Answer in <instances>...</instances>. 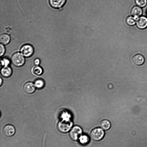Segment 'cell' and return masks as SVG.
<instances>
[{
    "label": "cell",
    "mask_w": 147,
    "mask_h": 147,
    "mask_svg": "<svg viewBox=\"0 0 147 147\" xmlns=\"http://www.w3.org/2000/svg\"><path fill=\"white\" fill-rule=\"evenodd\" d=\"M32 72L36 75H40L42 73L43 70L40 67L36 66L33 69Z\"/></svg>",
    "instance_id": "ac0fdd59"
},
{
    "label": "cell",
    "mask_w": 147,
    "mask_h": 147,
    "mask_svg": "<svg viewBox=\"0 0 147 147\" xmlns=\"http://www.w3.org/2000/svg\"><path fill=\"white\" fill-rule=\"evenodd\" d=\"M105 132L102 129L100 128H96L91 131L90 136L91 138L95 141H98L104 137Z\"/></svg>",
    "instance_id": "3957f363"
},
{
    "label": "cell",
    "mask_w": 147,
    "mask_h": 147,
    "mask_svg": "<svg viewBox=\"0 0 147 147\" xmlns=\"http://www.w3.org/2000/svg\"><path fill=\"white\" fill-rule=\"evenodd\" d=\"M2 83V79H1V78H0V86H1Z\"/></svg>",
    "instance_id": "603a6c76"
},
{
    "label": "cell",
    "mask_w": 147,
    "mask_h": 147,
    "mask_svg": "<svg viewBox=\"0 0 147 147\" xmlns=\"http://www.w3.org/2000/svg\"><path fill=\"white\" fill-rule=\"evenodd\" d=\"M24 56L20 53H16L11 56V60L12 64L17 67L23 66L25 62Z\"/></svg>",
    "instance_id": "7a4b0ae2"
},
{
    "label": "cell",
    "mask_w": 147,
    "mask_h": 147,
    "mask_svg": "<svg viewBox=\"0 0 147 147\" xmlns=\"http://www.w3.org/2000/svg\"><path fill=\"white\" fill-rule=\"evenodd\" d=\"M34 63L36 65H38L40 63V60L38 59H35L34 61Z\"/></svg>",
    "instance_id": "7402d4cb"
},
{
    "label": "cell",
    "mask_w": 147,
    "mask_h": 147,
    "mask_svg": "<svg viewBox=\"0 0 147 147\" xmlns=\"http://www.w3.org/2000/svg\"><path fill=\"white\" fill-rule=\"evenodd\" d=\"M132 61L134 63L138 65H142L145 61L144 57L141 55L137 54L135 55L132 58Z\"/></svg>",
    "instance_id": "30bf717a"
},
{
    "label": "cell",
    "mask_w": 147,
    "mask_h": 147,
    "mask_svg": "<svg viewBox=\"0 0 147 147\" xmlns=\"http://www.w3.org/2000/svg\"><path fill=\"white\" fill-rule=\"evenodd\" d=\"M34 84L36 87L38 88H41L44 87L45 82L43 80L38 79L35 81Z\"/></svg>",
    "instance_id": "e0dca14e"
},
{
    "label": "cell",
    "mask_w": 147,
    "mask_h": 147,
    "mask_svg": "<svg viewBox=\"0 0 147 147\" xmlns=\"http://www.w3.org/2000/svg\"><path fill=\"white\" fill-rule=\"evenodd\" d=\"M99 125L101 128L103 130H107L111 127V124L109 121L104 120L100 122Z\"/></svg>",
    "instance_id": "5bb4252c"
},
{
    "label": "cell",
    "mask_w": 147,
    "mask_h": 147,
    "mask_svg": "<svg viewBox=\"0 0 147 147\" xmlns=\"http://www.w3.org/2000/svg\"><path fill=\"white\" fill-rule=\"evenodd\" d=\"M1 74L5 78H8L12 74V69L8 66L4 67L1 69Z\"/></svg>",
    "instance_id": "8fae6325"
},
{
    "label": "cell",
    "mask_w": 147,
    "mask_h": 147,
    "mask_svg": "<svg viewBox=\"0 0 147 147\" xmlns=\"http://www.w3.org/2000/svg\"><path fill=\"white\" fill-rule=\"evenodd\" d=\"M21 53L25 57H28L33 54L34 49L32 46L29 44L23 45L20 49Z\"/></svg>",
    "instance_id": "5b68a950"
},
{
    "label": "cell",
    "mask_w": 147,
    "mask_h": 147,
    "mask_svg": "<svg viewBox=\"0 0 147 147\" xmlns=\"http://www.w3.org/2000/svg\"><path fill=\"white\" fill-rule=\"evenodd\" d=\"M73 125L72 121L70 120L63 119L59 121L57 124L58 130L62 133L68 132L71 128Z\"/></svg>",
    "instance_id": "6da1fadb"
},
{
    "label": "cell",
    "mask_w": 147,
    "mask_h": 147,
    "mask_svg": "<svg viewBox=\"0 0 147 147\" xmlns=\"http://www.w3.org/2000/svg\"><path fill=\"white\" fill-rule=\"evenodd\" d=\"M136 24L139 28L141 29H145L147 26V18L144 16L139 17Z\"/></svg>",
    "instance_id": "52a82bcc"
},
{
    "label": "cell",
    "mask_w": 147,
    "mask_h": 147,
    "mask_svg": "<svg viewBox=\"0 0 147 147\" xmlns=\"http://www.w3.org/2000/svg\"><path fill=\"white\" fill-rule=\"evenodd\" d=\"M135 1L137 5L140 7L145 6L147 3V0H135Z\"/></svg>",
    "instance_id": "d6986e66"
},
{
    "label": "cell",
    "mask_w": 147,
    "mask_h": 147,
    "mask_svg": "<svg viewBox=\"0 0 147 147\" xmlns=\"http://www.w3.org/2000/svg\"><path fill=\"white\" fill-rule=\"evenodd\" d=\"M36 88L34 84L31 82L26 83L23 87L24 91L26 93L29 94L33 93L35 90Z\"/></svg>",
    "instance_id": "ba28073f"
},
{
    "label": "cell",
    "mask_w": 147,
    "mask_h": 147,
    "mask_svg": "<svg viewBox=\"0 0 147 147\" xmlns=\"http://www.w3.org/2000/svg\"><path fill=\"white\" fill-rule=\"evenodd\" d=\"M10 63V61L7 59L4 58L1 60V65L4 67L8 66Z\"/></svg>",
    "instance_id": "ffe728a7"
},
{
    "label": "cell",
    "mask_w": 147,
    "mask_h": 147,
    "mask_svg": "<svg viewBox=\"0 0 147 147\" xmlns=\"http://www.w3.org/2000/svg\"><path fill=\"white\" fill-rule=\"evenodd\" d=\"M82 132V129L80 127L75 126L71 129L69 133V136L71 140L76 141L79 139Z\"/></svg>",
    "instance_id": "277c9868"
},
{
    "label": "cell",
    "mask_w": 147,
    "mask_h": 147,
    "mask_svg": "<svg viewBox=\"0 0 147 147\" xmlns=\"http://www.w3.org/2000/svg\"><path fill=\"white\" fill-rule=\"evenodd\" d=\"M79 139L80 142L82 145L87 144L89 143L90 140L89 137L85 135H81Z\"/></svg>",
    "instance_id": "2e32d148"
},
{
    "label": "cell",
    "mask_w": 147,
    "mask_h": 147,
    "mask_svg": "<svg viewBox=\"0 0 147 147\" xmlns=\"http://www.w3.org/2000/svg\"><path fill=\"white\" fill-rule=\"evenodd\" d=\"M2 131L3 134L5 136L10 137L14 135L16 132V129L13 125L8 124L4 126Z\"/></svg>",
    "instance_id": "8992f818"
},
{
    "label": "cell",
    "mask_w": 147,
    "mask_h": 147,
    "mask_svg": "<svg viewBox=\"0 0 147 147\" xmlns=\"http://www.w3.org/2000/svg\"><path fill=\"white\" fill-rule=\"evenodd\" d=\"M0 56L1 57L4 54L5 51V48L3 45L2 44H0Z\"/></svg>",
    "instance_id": "44dd1931"
},
{
    "label": "cell",
    "mask_w": 147,
    "mask_h": 147,
    "mask_svg": "<svg viewBox=\"0 0 147 147\" xmlns=\"http://www.w3.org/2000/svg\"><path fill=\"white\" fill-rule=\"evenodd\" d=\"M142 11L140 7L135 6L133 7L131 10V14L133 16L139 17L142 14Z\"/></svg>",
    "instance_id": "7c38bea8"
},
{
    "label": "cell",
    "mask_w": 147,
    "mask_h": 147,
    "mask_svg": "<svg viewBox=\"0 0 147 147\" xmlns=\"http://www.w3.org/2000/svg\"><path fill=\"white\" fill-rule=\"evenodd\" d=\"M66 0H49L51 6L55 9H59L62 7L65 4Z\"/></svg>",
    "instance_id": "9c48e42d"
},
{
    "label": "cell",
    "mask_w": 147,
    "mask_h": 147,
    "mask_svg": "<svg viewBox=\"0 0 147 147\" xmlns=\"http://www.w3.org/2000/svg\"><path fill=\"white\" fill-rule=\"evenodd\" d=\"M139 17L133 16L128 17L126 19V23L130 26L134 25L136 23L137 20Z\"/></svg>",
    "instance_id": "9a60e30c"
},
{
    "label": "cell",
    "mask_w": 147,
    "mask_h": 147,
    "mask_svg": "<svg viewBox=\"0 0 147 147\" xmlns=\"http://www.w3.org/2000/svg\"><path fill=\"white\" fill-rule=\"evenodd\" d=\"M10 40V38L8 34H3L0 36V42L3 45H6L8 44Z\"/></svg>",
    "instance_id": "4fadbf2b"
}]
</instances>
